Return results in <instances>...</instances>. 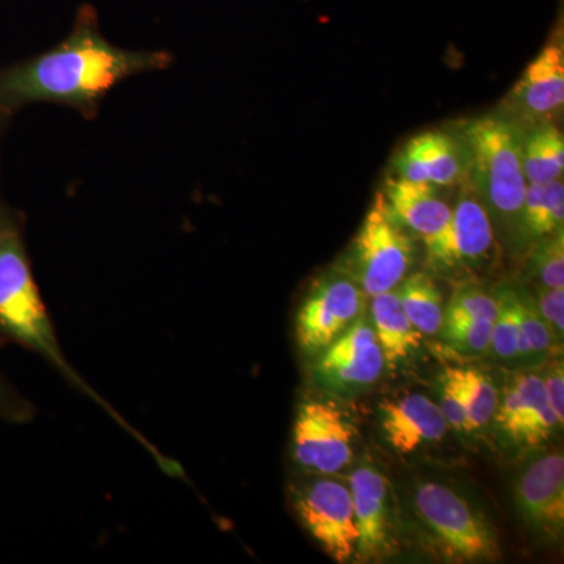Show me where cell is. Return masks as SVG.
<instances>
[{"mask_svg":"<svg viewBox=\"0 0 564 564\" xmlns=\"http://www.w3.org/2000/svg\"><path fill=\"white\" fill-rule=\"evenodd\" d=\"M166 52L120 50L104 39L93 14H80L73 33L54 50L0 70V110L33 102H57L91 113L115 85L166 68Z\"/></svg>","mask_w":564,"mask_h":564,"instance_id":"1","label":"cell"},{"mask_svg":"<svg viewBox=\"0 0 564 564\" xmlns=\"http://www.w3.org/2000/svg\"><path fill=\"white\" fill-rule=\"evenodd\" d=\"M0 336L39 352L77 388L107 406L66 361L33 280L20 229L7 218H0Z\"/></svg>","mask_w":564,"mask_h":564,"instance_id":"2","label":"cell"},{"mask_svg":"<svg viewBox=\"0 0 564 564\" xmlns=\"http://www.w3.org/2000/svg\"><path fill=\"white\" fill-rule=\"evenodd\" d=\"M473 191L489 215L521 223L527 181L522 169L521 129L500 115L478 118L464 129Z\"/></svg>","mask_w":564,"mask_h":564,"instance_id":"3","label":"cell"},{"mask_svg":"<svg viewBox=\"0 0 564 564\" xmlns=\"http://www.w3.org/2000/svg\"><path fill=\"white\" fill-rule=\"evenodd\" d=\"M413 510L419 524L448 558L459 563L499 558L496 529L462 489L445 481H421L413 491Z\"/></svg>","mask_w":564,"mask_h":564,"instance_id":"4","label":"cell"},{"mask_svg":"<svg viewBox=\"0 0 564 564\" xmlns=\"http://www.w3.org/2000/svg\"><path fill=\"white\" fill-rule=\"evenodd\" d=\"M413 262V240L378 192L352 242L350 267L345 272L361 285L366 296H375L399 288Z\"/></svg>","mask_w":564,"mask_h":564,"instance_id":"5","label":"cell"},{"mask_svg":"<svg viewBox=\"0 0 564 564\" xmlns=\"http://www.w3.org/2000/svg\"><path fill=\"white\" fill-rule=\"evenodd\" d=\"M293 510L307 533L334 562L347 563L358 551L359 530L350 488L333 478H307L293 485Z\"/></svg>","mask_w":564,"mask_h":564,"instance_id":"6","label":"cell"},{"mask_svg":"<svg viewBox=\"0 0 564 564\" xmlns=\"http://www.w3.org/2000/svg\"><path fill=\"white\" fill-rule=\"evenodd\" d=\"M355 437V426L336 403L306 400L293 423V459L311 473H340L352 462Z\"/></svg>","mask_w":564,"mask_h":564,"instance_id":"7","label":"cell"},{"mask_svg":"<svg viewBox=\"0 0 564 564\" xmlns=\"http://www.w3.org/2000/svg\"><path fill=\"white\" fill-rule=\"evenodd\" d=\"M386 369V359L372 323L356 321L350 329L318 352L313 380L323 391L351 399L372 388Z\"/></svg>","mask_w":564,"mask_h":564,"instance_id":"8","label":"cell"},{"mask_svg":"<svg viewBox=\"0 0 564 564\" xmlns=\"http://www.w3.org/2000/svg\"><path fill=\"white\" fill-rule=\"evenodd\" d=\"M364 296L361 285L347 272L315 282L296 314L300 348L310 356L325 350L361 317Z\"/></svg>","mask_w":564,"mask_h":564,"instance_id":"9","label":"cell"},{"mask_svg":"<svg viewBox=\"0 0 564 564\" xmlns=\"http://www.w3.org/2000/svg\"><path fill=\"white\" fill-rule=\"evenodd\" d=\"M434 272H470L488 261L494 248L491 215L474 191L464 193L440 232L423 240Z\"/></svg>","mask_w":564,"mask_h":564,"instance_id":"10","label":"cell"},{"mask_svg":"<svg viewBox=\"0 0 564 564\" xmlns=\"http://www.w3.org/2000/svg\"><path fill=\"white\" fill-rule=\"evenodd\" d=\"M513 500L522 524L533 538L555 543L564 527V459L543 452L527 459L514 478Z\"/></svg>","mask_w":564,"mask_h":564,"instance_id":"11","label":"cell"},{"mask_svg":"<svg viewBox=\"0 0 564 564\" xmlns=\"http://www.w3.org/2000/svg\"><path fill=\"white\" fill-rule=\"evenodd\" d=\"M492 422L508 443L525 448L549 443L563 426L545 395L543 378L534 373H519L508 381Z\"/></svg>","mask_w":564,"mask_h":564,"instance_id":"12","label":"cell"},{"mask_svg":"<svg viewBox=\"0 0 564 564\" xmlns=\"http://www.w3.org/2000/svg\"><path fill=\"white\" fill-rule=\"evenodd\" d=\"M359 543L356 556L362 560L381 558L393 547V521L389 481L370 464L356 467L348 480Z\"/></svg>","mask_w":564,"mask_h":564,"instance_id":"13","label":"cell"},{"mask_svg":"<svg viewBox=\"0 0 564 564\" xmlns=\"http://www.w3.org/2000/svg\"><path fill=\"white\" fill-rule=\"evenodd\" d=\"M378 414L386 443L400 455L440 443L451 430L440 404L421 392L383 400Z\"/></svg>","mask_w":564,"mask_h":564,"instance_id":"14","label":"cell"},{"mask_svg":"<svg viewBox=\"0 0 564 564\" xmlns=\"http://www.w3.org/2000/svg\"><path fill=\"white\" fill-rule=\"evenodd\" d=\"M564 50L556 36L529 63L521 79L510 93V107L522 120L549 124L563 109Z\"/></svg>","mask_w":564,"mask_h":564,"instance_id":"15","label":"cell"},{"mask_svg":"<svg viewBox=\"0 0 564 564\" xmlns=\"http://www.w3.org/2000/svg\"><path fill=\"white\" fill-rule=\"evenodd\" d=\"M397 176L451 187L463 177L464 162L458 144L443 131H425L413 137L393 161Z\"/></svg>","mask_w":564,"mask_h":564,"instance_id":"16","label":"cell"},{"mask_svg":"<svg viewBox=\"0 0 564 564\" xmlns=\"http://www.w3.org/2000/svg\"><path fill=\"white\" fill-rule=\"evenodd\" d=\"M386 204L404 229L429 239L451 220L452 207L437 196L436 187L429 182H415L392 176L386 181Z\"/></svg>","mask_w":564,"mask_h":564,"instance_id":"17","label":"cell"},{"mask_svg":"<svg viewBox=\"0 0 564 564\" xmlns=\"http://www.w3.org/2000/svg\"><path fill=\"white\" fill-rule=\"evenodd\" d=\"M372 328L383 350L386 366L406 361L411 352L422 343L423 334L414 328L404 314L399 291L378 293L372 296Z\"/></svg>","mask_w":564,"mask_h":564,"instance_id":"18","label":"cell"},{"mask_svg":"<svg viewBox=\"0 0 564 564\" xmlns=\"http://www.w3.org/2000/svg\"><path fill=\"white\" fill-rule=\"evenodd\" d=\"M444 372L454 381L470 434L484 432L494 421L500 392L492 378L478 367H445Z\"/></svg>","mask_w":564,"mask_h":564,"instance_id":"19","label":"cell"},{"mask_svg":"<svg viewBox=\"0 0 564 564\" xmlns=\"http://www.w3.org/2000/svg\"><path fill=\"white\" fill-rule=\"evenodd\" d=\"M564 185L562 180L527 182L521 212V229L532 239H543L562 231Z\"/></svg>","mask_w":564,"mask_h":564,"instance_id":"20","label":"cell"},{"mask_svg":"<svg viewBox=\"0 0 564 564\" xmlns=\"http://www.w3.org/2000/svg\"><path fill=\"white\" fill-rule=\"evenodd\" d=\"M497 317L492 322V355L500 362L513 364L518 367H530L524 336L521 328V311H519V292L516 289L502 288L496 295Z\"/></svg>","mask_w":564,"mask_h":564,"instance_id":"21","label":"cell"},{"mask_svg":"<svg viewBox=\"0 0 564 564\" xmlns=\"http://www.w3.org/2000/svg\"><path fill=\"white\" fill-rule=\"evenodd\" d=\"M400 303L406 317L423 336L441 333L444 323L443 293L436 282L426 273L411 274L400 282Z\"/></svg>","mask_w":564,"mask_h":564,"instance_id":"22","label":"cell"},{"mask_svg":"<svg viewBox=\"0 0 564 564\" xmlns=\"http://www.w3.org/2000/svg\"><path fill=\"white\" fill-rule=\"evenodd\" d=\"M522 169L529 184L562 180L564 139L558 128L549 122V124L538 126L524 137Z\"/></svg>","mask_w":564,"mask_h":564,"instance_id":"23","label":"cell"},{"mask_svg":"<svg viewBox=\"0 0 564 564\" xmlns=\"http://www.w3.org/2000/svg\"><path fill=\"white\" fill-rule=\"evenodd\" d=\"M519 292V311H521V328L524 336L530 367L544 362L549 352L556 344L551 326L538 310L536 302L525 291Z\"/></svg>","mask_w":564,"mask_h":564,"instance_id":"24","label":"cell"},{"mask_svg":"<svg viewBox=\"0 0 564 564\" xmlns=\"http://www.w3.org/2000/svg\"><path fill=\"white\" fill-rule=\"evenodd\" d=\"M497 299L484 289L466 285L452 296L447 307H444V323L462 321H488L497 317ZM443 323V325H444Z\"/></svg>","mask_w":564,"mask_h":564,"instance_id":"25","label":"cell"},{"mask_svg":"<svg viewBox=\"0 0 564 564\" xmlns=\"http://www.w3.org/2000/svg\"><path fill=\"white\" fill-rule=\"evenodd\" d=\"M445 343L466 355H484L491 348L492 322L462 321L444 323L441 328Z\"/></svg>","mask_w":564,"mask_h":564,"instance_id":"26","label":"cell"},{"mask_svg":"<svg viewBox=\"0 0 564 564\" xmlns=\"http://www.w3.org/2000/svg\"><path fill=\"white\" fill-rule=\"evenodd\" d=\"M533 270L541 288L564 289L563 229L540 245L533 256Z\"/></svg>","mask_w":564,"mask_h":564,"instance_id":"27","label":"cell"},{"mask_svg":"<svg viewBox=\"0 0 564 564\" xmlns=\"http://www.w3.org/2000/svg\"><path fill=\"white\" fill-rule=\"evenodd\" d=\"M437 404L452 430H455L456 433L470 434L462 399H459L454 381L445 372L441 375L440 402Z\"/></svg>","mask_w":564,"mask_h":564,"instance_id":"28","label":"cell"},{"mask_svg":"<svg viewBox=\"0 0 564 564\" xmlns=\"http://www.w3.org/2000/svg\"><path fill=\"white\" fill-rule=\"evenodd\" d=\"M538 310L551 326L556 344L562 343L564 334V289H538Z\"/></svg>","mask_w":564,"mask_h":564,"instance_id":"29","label":"cell"},{"mask_svg":"<svg viewBox=\"0 0 564 564\" xmlns=\"http://www.w3.org/2000/svg\"><path fill=\"white\" fill-rule=\"evenodd\" d=\"M545 395L549 403L560 422H564V377L563 362L554 361L547 367V372L543 378Z\"/></svg>","mask_w":564,"mask_h":564,"instance_id":"30","label":"cell"},{"mask_svg":"<svg viewBox=\"0 0 564 564\" xmlns=\"http://www.w3.org/2000/svg\"><path fill=\"white\" fill-rule=\"evenodd\" d=\"M29 404L10 391L9 386L0 380V415L11 421H25L29 417Z\"/></svg>","mask_w":564,"mask_h":564,"instance_id":"31","label":"cell"}]
</instances>
